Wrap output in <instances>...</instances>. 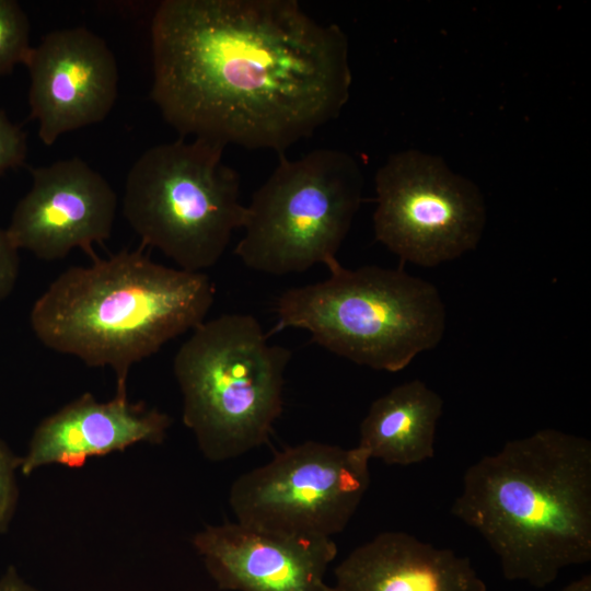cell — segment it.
Returning a JSON list of instances; mask_svg holds the SVG:
<instances>
[{
	"label": "cell",
	"instance_id": "cell-1",
	"mask_svg": "<svg viewBox=\"0 0 591 591\" xmlns=\"http://www.w3.org/2000/svg\"><path fill=\"white\" fill-rule=\"evenodd\" d=\"M151 99L182 136L279 154L349 99L348 40L296 0H164Z\"/></svg>",
	"mask_w": 591,
	"mask_h": 591
},
{
	"label": "cell",
	"instance_id": "cell-2",
	"mask_svg": "<svg viewBox=\"0 0 591 591\" xmlns=\"http://www.w3.org/2000/svg\"><path fill=\"white\" fill-rule=\"evenodd\" d=\"M506 579L545 588L591 560V442L545 428L472 464L451 507Z\"/></svg>",
	"mask_w": 591,
	"mask_h": 591
},
{
	"label": "cell",
	"instance_id": "cell-3",
	"mask_svg": "<svg viewBox=\"0 0 591 591\" xmlns=\"http://www.w3.org/2000/svg\"><path fill=\"white\" fill-rule=\"evenodd\" d=\"M142 246L62 271L35 301L30 324L47 348L111 368L127 397L131 367L200 325L216 288L205 273L150 259Z\"/></svg>",
	"mask_w": 591,
	"mask_h": 591
},
{
	"label": "cell",
	"instance_id": "cell-4",
	"mask_svg": "<svg viewBox=\"0 0 591 591\" xmlns=\"http://www.w3.org/2000/svg\"><path fill=\"white\" fill-rule=\"evenodd\" d=\"M326 279L285 291L273 333L305 329L328 351L374 370L397 372L443 337L447 311L431 282L403 269L327 267Z\"/></svg>",
	"mask_w": 591,
	"mask_h": 591
},
{
	"label": "cell",
	"instance_id": "cell-5",
	"mask_svg": "<svg viewBox=\"0 0 591 591\" xmlns=\"http://www.w3.org/2000/svg\"><path fill=\"white\" fill-rule=\"evenodd\" d=\"M267 336L251 314H222L193 329L174 357L183 422L212 462L266 444L282 412L291 352Z\"/></svg>",
	"mask_w": 591,
	"mask_h": 591
},
{
	"label": "cell",
	"instance_id": "cell-6",
	"mask_svg": "<svg viewBox=\"0 0 591 591\" xmlns=\"http://www.w3.org/2000/svg\"><path fill=\"white\" fill-rule=\"evenodd\" d=\"M224 147L177 139L146 150L125 182L123 213L142 247H154L181 269L204 273L242 228L240 176L222 162Z\"/></svg>",
	"mask_w": 591,
	"mask_h": 591
},
{
	"label": "cell",
	"instance_id": "cell-7",
	"mask_svg": "<svg viewBox=\"0 0 591 591\" xmlns=\"http://www.w3.org/2000/svg\"><path fill=\"white\" fill-rule=\"evenodd\" d=\"M362 185L359 164L344 151L316 149L298 160L279 154L245 206L235 255L250 269L276 276L335 264Z\"/></svg>",
	"mask_w": 591,
	"mask_h": 591
},
{
	"label": "cell",
	"instance_id": "cell-8",
	"mask_svg": "<svg viewBox=\"0 0 591 591\" xmlns=\"http://www.w3.org/2000/svg\"><path fill=\"white\" fill-rule=\"evenodd\" d=\"M369 462L358 445L285 447L233 482L230 507L236 521L250 526L332 538L348 525L369 488Z\"/></svg>",
	"mask_w": 591,
	"mask_h": 591
},
{
	"label": "cell",
	"instance_id": "cell-9",
	"mask_svg": "<svg viewBox=\"0 0 591 591\" xmlns=\"http://www.w3.org/2000/svg\"><path fill=\"white\" fill-rule=\"evenodd\" d=\"M375 239L403 262L434 267L474 250L486 223L479 188L442 159L394 153L375 174Z\"/></svg>",
	"mask_w": 591,
	"mask_h": 591
},
{
	"label": "cell",
	"instance_id": "cell-10",
	"mask_svg": "<svg viewBox=\"0 0 591 591\" xmlns=\"http://www.w3.org/2000/svg\"><path fill=\"white\" fill-rule=\"evenodd\" d=\"M32 186L5 229L18 250L53 262L80 248L92 259L109 239L117 196L107 179L79 158L30 169Z\"/></svg>",
	"mask_w": 591,
	"mask_h": 591
},
{
	"label": "cell",
	"instance_id": "cell-11",
	"mask_svg": "<svg viewBox=\"0 0 591 591\" xmlns=\"http://www.w3.org/2000/svg\"><path fill=\"white\" fill-rule=\"evenodd\" d=\"M30 116L51 146L61 135L104 120L118 95V65L106 42L85 27L55 30L32 47Z\"/></svg>",
	"mask_w": 591,
	"mask_h": 591
},
{
	"label": "cell",
	"instance_id": "cell-12",
	"mask_svg": "<svg viewBox=\"0 0 591 591\" xmlns=\"http://www.w3.org/2000/svg\"><path fill=\"white\" fill-rule=\"evenodd\" d=\"M192 543L218 588L227 591H327L325 573L337 555L333 538L237 521L206 525Z\"/></svg>",
	"mask_w": 591,
	"mask_h": 591
},
{
	"label": "cell",
	"instance_id": "cell-13",
	"mask_svg": "<svg viewBox=\"0 0 591 591\" xmlns=\"http://www.w3.org/2000/svg\"><path fill=\"white\" fill-rule=\"evenodd\" d=\"M172 418L143 402L114 396L99 402L84 393L44 418L21 456L20 472L30 476L51 464L81 467L94 456L124 451L137 443L161 444Z\"/></svg>",
	"mask_w": 591,
	"mask_h": 591
},
{
	"label": "cell",
	"instance_id": "cell-14",
	"mask_svg": "<svg viewBox=\"0 0 591 591\" xmlns=\"http://www.w3.org/2000/svg\"><path fill=\"white\" fill-rule=\"evenodd\" d=\"M327 591H487L467 557L406 532H382L335 568Z\"/></svg>",
	"mask_w": 591,
	"mask_h": 591
},
{
	"label": "cell",
	"instance_id": "cell-15",
	"mask_svg": "<svg viewBox=\"0 0 591 591\" xmlns=\"http://www.w3.org/2000/svg\"><path fill=\"white\" fill-rule=\"evenodd\" d=\"M441 396L420 380L402 383L372 402L359 429L358 447L390 465H412L434 455Z\"/></svg>",
	"mask_w": 591,
	"mask_h": 591
},
{
	"label": "cell",
	"instance_id": "cell-16",
	"mask_svg": "<svg viewBox=\"0 0 591 591\" xmlns=\"http://www.w3.org/2000/svg\"><path fill=\"white\" fill-rule=\"evenodd\" d=\"M30 21L14 0H0V77L25 63L30 46Z\"/></svg>",
	"mask_w": 591,
	"mask_h": 591
},
{
	"label": "cell",
	"instance_id": "cell-17",
	"mask_svg": "<svg viewBox=\"0 0 591 591\" xmlns=\"http://www.w3.org/2000/svg\"><path fill=\"white\" fill-rule=\"evenodd\" d=\"M20 464L21 456L0 439V533L8 531L18 508Z\"/></svg>",
	"mask_w": 591,
	"mask_h": 591
},
{
	"label": "cell",
	"instance_id": "cell-18",
	"mask_svg": "<svg viewBox=\"0 0 591 591\" xmlns=\"http://www.w3.org/2000/svg\"><path fill=\"white\" fill-rule=\"evenodd\" d=\"M27 153L26 134L0 108V178L24 164Z\"/></svg>",
	"mask_w": 591,
	"mask_h": 591
},
{
	"label": "cell",
	"instance_id": "cell-19",
	"mask_svg": "<svg viewBox=\"0 0 591 591\" xmlns=\"http://www.w3.org/2000/svg\"><path fill=\"white\" fill-rule=\"evenodd\" d=\"M19 250L0 228V302L13 290L19 276Z\"/></svg>",
	"mask_w": 591,
	"mask_h": 591
},
{
	"label": "cell",
	"instance_id": "cell-20",
	"mask_svg": "<svg viewBox=\"0 0 591 591\" xmlns=\"http://www.w3.org/2000/svg\"><path fill=\"white\" fill-rule=\"evenodd\" d=\"M0 591H38L36 588L27 583L11 566L0 577Z\"/></svg>",
	"mask_w": 591,
	"mask_h": 591
},
{
	"label": "cell",
	"instance_id": "cell-21",
	"mask_svg": "<svg viewBox=\"0 0 591 591\" xmlns=\"http://www.w3.org/2000/svg\"><path fill=\"white\" fill-rule=\"evenodd\" d=\"M560 591H591V576L584 575L565 586Z\"/></svg>",
	"mask_w": 591,
	"mask_h": 591
}]
</instances>
